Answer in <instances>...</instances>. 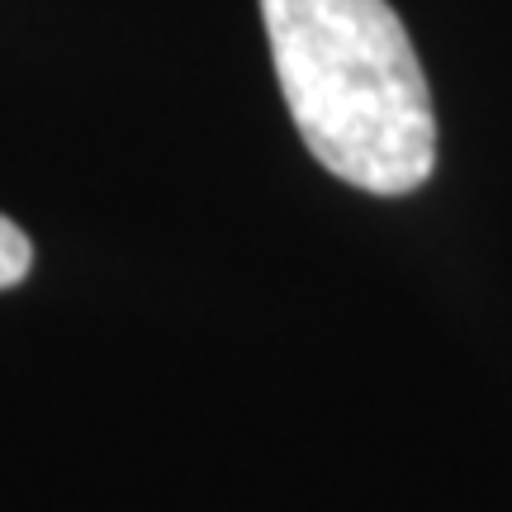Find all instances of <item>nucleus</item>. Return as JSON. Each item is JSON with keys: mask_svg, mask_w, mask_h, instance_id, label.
Returning a JSON list of instances; mask_svg holds the SVG:
<instances>
[{"mask_svg": "<svg viewBox=\"0 0 512 512\" xmlns=\"http://www.w3.org/2000/svg\"><path fill=\"white\" fill-rule=\"evenodd\" d=\"M290 119L318 166L370 195H413L437 166L418 48L389 0H261Z\"/></svg>", "mask_w": 512, "mask_h": 512, "instance_id": "f257e3e1", "label": "nucleus"}, {"mask_svg": "<svg viewBox=\"0 0 512 512\" xmlns=\"http://www.w3.org/2000/svg\"><path fill=\"white\" fill-rule=\"evenodd\" d=\"M29 266H34V242L0 214V290L19 285V280L29 275Z\"/></svg>", "mask_w": 512, "mask_h": 512, "instance_id": "f03ea898", "label": "nucleus"}]
</instances>
